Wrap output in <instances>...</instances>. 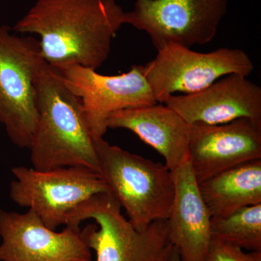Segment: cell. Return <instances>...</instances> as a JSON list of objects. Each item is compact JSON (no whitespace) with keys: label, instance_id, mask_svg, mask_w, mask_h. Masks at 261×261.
Returning a JSON list of instances; mask_svg holds the SVG:
<instances>
[{"label":"cell","instance_id":"cell-1","mask_svg":"<svg viewBox=\"0 0 261 261\" xmlns=\"http://www.w3.org/2000/svg\"><path fill=\"white\" fill-rule=\"evenodd\" d=\"M124 15L115 0H37L12 30L39 36L43 59L51 66L97 70L108 59Z\"/></svg>","mask_w":261,"mask_h":261},{"label":"cell","instance_id":"cell-2","mask_svg":"<svg viewBox=\"0 0 261 261\" xmlns=\"http://www.w3.org/2000/svg\"><path fill=\"white\" fill-rule=\"evenodd\" d=\"M36 89L37 124L29 148L33 168L82 167L99 173L95 140L80 98L47 63L37 75Z\"/></svg>","mask_w":261,"mask_h":261},{"label":"cell","instance_id":"cell-3","mask_svg":"<svg viewBox=\"0 0 261 261\" xmlns=\"http://www.w3.org/2000/svg\"><path fill=\"white\" fill-rule=\"evenodd\" d=\"M99 173L136 230L142 231L158 220L168 219L175 186L166 165L130 153L103 140H95Z\"/></svg>","mask_w":261,"mask_h":261},{"label":"cell","instance_id":"cell-4","mask_svg":"<svg viewBox=\"0 0 261 261\" xmlns=\"http://www.w3.org/2000/svg\"><path fill=\"white\" fill-rule=\"evenodd\" d=\"M111 192L97 194L67 216L65 226L80 227L86 220L95 224L82 229L96 261H168L175 247L169 238L168 220H158L139 231L123 214Z\"/></svg>","mask_w":261,"mask_h":261},{"label":"cell","instance_id":"cell-5","mask_svg":"<svg viewBox=\"0 0 261 261\" xmlns=\"http://www.w3.org/2000/svg\"><path fill=\"white\" fill-rule=\"evenodd\" d=\"M44 63L39 40L0 27V124L20 148H29L37 127L36 80Z\"/></svg>","mask_w":261,"mask_h":261},{"label":"cell","instance_id":"cell-6","mask_svg":"<svg viewBox=\"0 0 261 261\" xmlns=\"http://www.w3.org/2000/svg\"><path fill=\"white\" fill-rule=\"evenodd\" d=\"M10 198L20 207L32 209L50 229L65 225L70 211L97 194L110 192L99 173L82 167L41 170L17 166Z\"/></svg>","mask_w":261,"mask_h":261},{"label":"cell","instance_id":"cell-7","mask_svg":"<svg viewBox=\"0 0 261 261\" xmlns=\"http://www.w3.org/2000/svg\"><path fill=\"white\" fill-rule=\"evenodd\" d=\"M253 63L245 51L220 48L207 53L169 43L158 50L156 58L142 65L156 101L164 103L175 92H198L231 73L248 76Z\"/></svg>","mask_w":261,"mask_h":261},{"label":"cell","instance_id":"cell-8","mask_svg":"<svg viewBox=\"0 0 261 261\" xmlns=\"http://www.w3.org/2000/svg\"><path fill=\"white\" fill-rule=\"evenodd\" d=\"M228 0H136L124 23L149 34L157 50L169 43L190 48L210 42Z\"/></svg>","mask_w":261,"mask_h":261},{"label":"cell","instance_id":"cell-9","mask_svg":"<svg viewBox=\"0 0 261 261\" xmlns=\"http://www.w3.org/2000/svg\"><path fill=\"white\" fill-rule=\"evenodd\" d=\"M56 68L66 87L80 98L94 140L106 135V123L112 113L159 103L144 75L142 65H132L126 73L116 75L100 74L78 65Z\"/></svg>","mask_w":261,"mask_h":261},{"label":"cell","instance_id":"cell-10","mask_svg":"<svg viewBox=\"0 0 261 261\" xmlns=\"http://www.w3.org/2000/svg\"><path fill=\"white\" fill-rule=\"evenodd\" d=\"M0 261H93L80 227L50 229L32 209H0Z\"/></svg>","mask_w":261,"mask_h":261},{"label":"cell","instance_id":"cell-11","mask_svg":"<svg viewBox=\"0 0 261 261\" xmlns=\"http://www.w3.org/2000/svg\"><path fill=\"white\" fill-rule=\"evenodd\" d=\"M188 154L197 182L261 159V125L239 118L219 125H190Z\"/></svg>","mask_w":261,"mask_h":261},{"label":"cell","instance_id":"cell-12","mask_svg":"<svg viewBox=\"0 0 261 261\" xmlns=\"http://www.w3.org/2000/svg\"><path fill=\"white\" fill-rule=\"evenodd\" d=\"M163 104L189 125H219L248 118L261 125V88L247 76L231 73L206 88L170 96Z\"/></svg>","mask_w":261,"mask_h":261},{"label":"cell","instance_id":"cell-13","mask_svg":"<svg viewBox=\"0 0 261 261\" xmlns=\"http://www.w3.org/2000/svg\"><path fill=\"white\" fill-rule=\"evenodd\" d=\"M171 172L175 194L167 219L170 240L181 261H203L211 240L212 217L201 195L189 154Z\"/></svg>","mask_w":261,"mask_h":261},{"label":"cell","instance_id":"cell-14","mask_svg":"<svg viewBox=\"0 0 261 261\" xmlns=\"http://www.w3.org/2000/svg\"><path fill=\"white\" fill-rule=\"evenodd\" d=\"M108 128H124L153 147L174 171L188 156L189 125L178 113L163 103L127 108L112 113Z\"/></svg>","mask_w":261,"mask_h":261},{"label":"cell","instance_id":"cell-15","mask_svg":"<svg viewBox=\"0 0 261 261\" xmlns=\"http://www.w3.org/2000/svg\"><path fill=\"white\" fill-rule=\"evenodd\" d=\"M198 187L212 218L227 217L242 207L261 204V159L225 170Z\"/></svg>","mask_w":261,"mask_h":261},{"label":"cell","instance_id":"cell-16","mask_svg":"<svg viewBox=\"0 0 261 261\" xmlns=\"http://www.w3.org/2000/svg\"><path fill=\"white\" fill-rule=\"evenodd\" d=\"M211 238L250 251H261V204L246 206L225 218H211Z\"/></svg>","mask_w":261,"mask_h":261},{"label":"cell","instance_id":"cell-17","mask_svg":"<svg viewBox=\"0 0 261 261\" xmlns=\"http://www.w3.org/2000/svg\"><path fill=\"white\" fill-rule=\"evenodd\" d=\"M203 261H261V251H244L234 246L211 238Z\"/></svg>","mask_w":261,"mask_h":261},{"label":"cell","instance_id":"cell-18","mask_svg":"<svg viewBox=\"0 0 261 261\" xmlns=\"http://www.w3.org/2000/svg\"><path fill=\"white\" fill-rule=\"evenodd\" d=\"M168 261H181V258H180L179 254H178L177 250H176V248H174L172 255H171Z\"/></svg>","mask_w":261,"mask_h":261}]
</instances>
